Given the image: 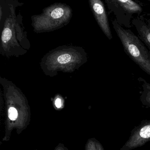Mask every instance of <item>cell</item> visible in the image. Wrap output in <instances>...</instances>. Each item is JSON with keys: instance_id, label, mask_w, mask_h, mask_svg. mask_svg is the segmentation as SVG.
<instances>
[{"instance_id": "cell-1", "label": "cell", "mask_w": 150, "mask_h": 150, "mask_svg": "<svg viewBox=\"0 0 150 150\" xmlns=\"http://www.w3.org/2000/svg\"><path fill=\"white\" fill-rule=\"evenodd\" d=\"M112 24L127 55L150 76L149 51L139 37L131 30L124 29L115 18L112 21Z\"/></svg>"}, {"instance_id": "cell-2", "label": "cell", "mask_w": 150, "mask_h": 150, "mask_svg": "<svg viewBox=\"0 0 150 150\" xmlns=\"http://www.w3.org/2000/svg\"><path fill=\"white\" fill-rule=\"evenodd\" d=\"M108 9V14L113 13L117 22L127 28L132 26L134 15L141 16L143 11L142 3L136 0H105Z\"/></svg>"}, {"instance_id": "cell-3", "label": "cell", "mask_w": 150, "mask_h": 150, "mask_svg": "<svg viewBox=\"0 0 150 150\" xmlns=\"http://www.w3.org/2000/svg\"><path fill=\"white\" fill-rule=\"evenodd\" d=\"M71 15V9L63 5L50 6L43 13L34 18L35 27L39 29H50L67 22Z\"/></svg>"}, {"instance_id": "cell-4", "label": "cell", "mask_w": 150, "mask_h": 150, "mask_svg": "<svg viewBox=\"0 0 150 150\" xmlns=\"http://www.w3.org/2000/svg\"><path fill=\"white\" fill-rule=\"evenodd\" d=\"M150 141V120H144L135 127L120 150H131L141 147Z\"/></svg>"}, {"instance_id": "cell-5", "label": "cell", "mask_w": 150, "mask_h": 150, "mask_svg": "<svg viewBox=\"0 0 150 150\" xmlns=\"http://www.w3.org/2000/svg\"><path fill=\"white\" fill-rule=\"evenodd\" d=\"M89 2L98 24L107 38L111 40L112 35L104 3L101 0H89Z\"/></svg>"}, {"instance_id": "cell-6", "label": "cell", "mask_w": 150, "mask_h": 150, "mask_svg": "<svg viewBox=\"0 0 150 150\" xmlns=\"http://www.w3.org/2000/svg\"><path fill=\"white\" fill-rule=\"evenodd\" d=\"M132 24L136 29L139 38L148 47L150 52V28L145 21L144 15L133 18Z\"/></svg>"}, {"instance_id": "cell-7", "label": "cell", "mask_w": 150, "mask_h": 150, "mask_svg": "<svg viewBox=\"0 0 150 150\" xmlns=\"http://www.w3.org/2000/svg\"><path fill=\"white\" fill-rule=\"evenodd\" d=\"M138 79L142 83L143 89L140 96L141 102L143 105L150 108V83L142 78L139 77Z\"/></svg>"}, {"instance_id": "cell-8", "label": "cell", "mask_w": 150, "mask_h": 150, "mask_svg": "<svg viewBox=\"0 0 150 150\" xmlns=\"http://www.w3.org/2000/svg\"><path fill=\"white\" fill-rule=\"evenodd\" d=\"M12 33L11 29L9 27H6L4 29L2 34V40L4 43L8 42L11 38Z\"/></svg>"}, {"instance_id": "cell-9", "label": "cell", "mask_w": 150, "mask_h": 150, "mask_svg": "<svg viewBox=\"0 0 150 150\" xmlns=\"http://www.w3.org/2000/svg\"><path fill=\"white\" fill-rule=\"evenodd\" d=\"M89 147V150H104L101 144L95 141H92Z\"/></svg>"}, {"instance_id": "cell-10", "label": "cell", "mask_w": 150, "mask_h": 150, "mask_svg": "<svg viewBox=\"0 0 150 150\" xmlns=\"http://www.w3.org/2000/svg\"><path fill=\"white\" fill-rule=\"evenodd\" d=\"M18 117V112L16 109L11 107L9 110V117L11 120H15Z\"/></svg>"}, {"instance_id": "cell-11", "label": "cell", "mask_w": 150, "mask_h": 150, "mask_svg": "<svg viewBox=\"0 0 150 150\" xmlns=\"http://www.w3.org/2000/svg\"><path fill=\"white\" fill-rule=\"evenodd\" d=\"M55 105L56 107L60 108L61 106V102L60 99L58 98L55 100Z\"/></svg>"}, {"instance_id": "cell-12", "label": "cell", "mask_w": 150, "mask_h": 150, "mask_svg": "<svg viewBox=\"0 0 150 150\" xmlns=\"http://www.w3.org/2000/svg\"><path fill=\"white\" fill-rule=\"evenodd\" d=\"M146 22L147 23V24H148V26L150 28V17L148 19H147V20H146Z\"/></svg>"}, {"instance_id": "cell-13", "label": "cell", "mask_w": 150, "mask_h": 150, "mask_svg": "<svg viewBox=\"0 0 150 150\" xmlns=\"http://www.w3.org/2000/svg\"><path fill=\"white\" fill-rule=\"evenodd\" d=\"M148 1H150V0H148Z\"/></svg>"}]
</instances>
